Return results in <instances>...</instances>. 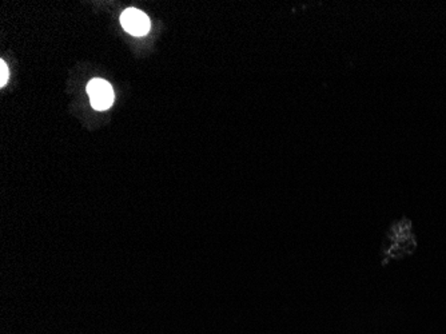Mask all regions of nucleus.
<instances>
[{
	"label": "nucleus",
	"mask_w": 446,
	"mask_h": 334,
	"mask_svg": "<svg viewBox=\"0 0 446 334\" xmlns=\"http://www.w3.org/2000/svg\"><path fill=\"white\" fill-rule=\"evenodd\" d=\"M87 94L90 96V103L93 109L98 112H105L110 109L115 99L112 85L100 78H95L89 82Z\"/></svg>",
	"instance_id": "obj_1"
},
{
	"label": "nucleus",
	"mask_w": 446,
	"mask_h": 334,
	"mask_svg": "<svg viewBox=\"0 0 446 334\" xmlns=\"http://www.w3.org/2000/svg\"><path fill=\"white\" fill-rule=\"evenodd\" d=\"M121 24L132 37H145L151 27L149 17L136 8H127L123 11L121 15Z\"/></svg>",
	"instance_id": "obj_2"
},
{
	"label": "nucleus",
	"mask_w": 446,
	"mask_h": 334,
	"mask_svg": "<svg viewBox=\"0 0 446 334\" xmlns=\"http://www.w3.org/2000/svg\"><path fill=\"white\" fill-rule=\"evenodd\" d=\"M8 76H10V71H8V66L6 64V62L1 59L0 60V86L4 87L6 83L8 82Z\"/></svg>",
	"instance_id": "obj_3"
}]
</instances>
